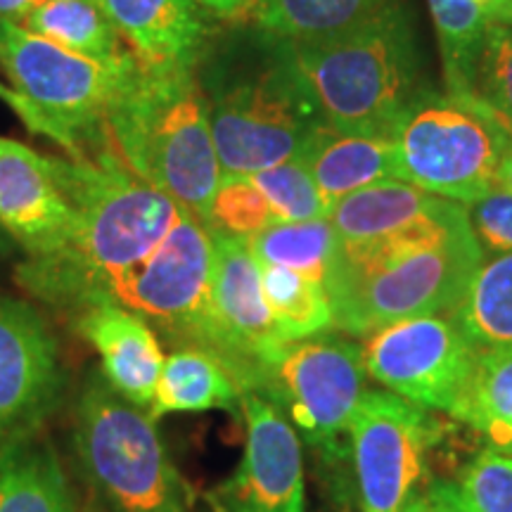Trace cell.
Returning <instances> with one entry per match:
<instances>
[{
	"label": "cell",
	"mask_w": 512,
	"mask_h": 512,
	"mask_svg": "<svg viewBox=\"0 0 512 512\" xmlns=\"http://www.w3.org/2000/svg\"><path fill=\"white\" fill-rule=\"evenodd\" d=\"M202 93L223 176H254L302 157L325 128L290 43L273 36L264 67L230 79L214 76Z\"/></svg>",
	"instance_id": "cell-5"
},
{
	"label": "cell",
	"mask_w": 512,
	"mask_h": 512,
	"mask_svg": "<svg viewBox=\"0 0 512 512\" xmlns=\"http://www.w3.org/2000/svg\"><path fill=\"white\" fill-rule=\"evenodd\" d=\"M439 439L430 411L394 392L366 389L349 427L361 512H399Z\"/></svg>",
	"instance_id": "cell-12"
},
{
	"label": "cell",
	"mask_w": 512,
	"mask_h": 512,
	"mask_svg": "<svg viewBox=\"0 0 512 512\" xmlns=\"http://www.w3.org/2000/svg\"><path fill=\"white\" fill-rule=\"evenodd\" d=\"M389 0H259V31L285 43H316L349 31Z\"/></svg>",
	"instance_id": "cell-25"
},
{
	"label": "cell",
	"mask_w": 512,
	"mask_h": 512,
	"mask_svg": "<svg viewBox=\"0 0 512 512\" xmlns=\"http://www.w3.org/2000/svg\"><path fill=\"white\" fill-rule=\"evenodd\" d=\"M337 233L330 219L275 221L247 238L259 266L290 268L325 283L337 252Z\"/></svg>",
	"instance_id": "cell-26"
},
{
	"label": "cell",
	"mask_w": 512,
	"mask_h": 512,
	"mask_svg": "<svg viewBox=\"0 0 512 512\" xmlns=\"http://www.w3.org/2000/svg\"><path fill=\"white\" fill-rule=\"evenodd\" d=\"M140 60L195 72L209 50V15L192 0H93Z\"/></svg>",
	"instance_id": "cell-17"
},
{
	"label": "cell",
	"mask_w": 512,
	"mask_h": 512,
	"mask_svg": "<svg viewBox=\"0 0 512 512\" xmlns=\"http://www.w3.org/2000/svg\"><path fill=\"white\" fill-rule=\"evenodd\" d=\"M458 486L477 512H512V456L486 448L467 463Z\"/></svg>",
	"instance_id": "cell-33"
},
{
	"label": "cell",
	"mask_w": 512,
	"mask_h": 512,
	"mask_svg": "<svg viewBox=\"0 0 512 512\" xmlns=\"http://www.w3.org/2000/svg\"><path fill=\"white\" fill-rule=\"evenodd\" d=\"M247 437L233 475L207 491L211 512H306L299 434L264 396L245 392Z\"/></svg>",
	"instance_id": "cell-13"
},
{
	"label": "cell",
	"mask_w": 512,
	"mask_h": 512,
	"mask_svg": "<svg viewBox=\"0 0 512 512\" xmlns=\"http://www.w3.org/2000/svg\"><path fill=\"white\" fill-rule=\"evenodd\" d=\"M484 261L465 204L446 219L337 242L323 283L335 328L361 337L403 318L451 313Z\"/></svg>",
	"instance_id": "cell-2"
},
{
	"label": "cell",
	"mask_w": 512,
	"mask_h": 512,
	"mask_svg": "<svg viewBox=\"0 0 512 512\" xmlns=\"http://www.w3.org/2000/svg\"><path fill=\"white\" fill-rule=\"evenodd\" d=\"M192 3L207 12L209 17L238 22V19L254 17L256 3H259V0H192Z\"/></svg>",
	"instance_id": "cell-36"
},
{
	"label": "cell",
	"mask_w": 512,
	"mask_h": 512,
	"mask_svg": "<svg viewBox=\"0 0 512 512\" xmlns=\"http://www.w3.org/2000/svg\"><path fill=\"white\" fill-rule=\"evenodd\" d=\"M74 446L93 489L112 512H190L192 489L159 437L155 420L102 375L76 403Z\"/></svg>",
	"instance_id": "cell-6"
},
{
	"label": "cell",
	"mask_w": 512,
	"mask_h": 512,
	"mask_svg": "<svg viewBox=\"0 0 512 512\" xmlns=\"http://www.w3.org/2000/svg\"><path fill=\"white\" fill-rule=\"evenodd\" d=\"M399 512H430V503H427L425 494H418V491H413V494L408 496V501L403 503V508Z\"/></svg>",
	"instance_id": "cell-39"
},
{
	"label": "cell",
	"mask_w": 512,
	"mask_h": 512,
	"mask_svg": "<svg viewBox=\"0 0 512 512\" xmlns=\"http://www.w3.org/2000/svg\"><path fill=\"white\" fill-rule=\"evenodd\" d=\"M105 121L128 169L211 230V202L223 171L197 74L152 67L133 55L121 69Z\"/></svg>",
	"instance_id": "cell-3"
},
{
	"label": "cell",
	"mask_w": 512,
	"mask_h": 512,
	"mask_svg": "<svg viewBox=\"0 0 512 512\" xmlns=\"http://www.w3.org/2000/svg\"><path fill=\"white\" fill-rule=\"evenodd\" d=\"M439 36L448 93H477V64L489 22L472 0H427Z\"/></svg>",
	"instance_id": "cell-28"
},
{
	"label": "cell",
	"mask_w": 512,
	"mask_h": 512,
	"mask_svg": "<svg viewBox=\"0 0 512 512\" xmlns=\"http://www.w3.org/2000/svg\"><path fill=\"white\" fill-rule=\"evenodd\" d=\"M261 290L283 342L316 337L335 328L325 285L290 268L259 266Z\"/></svg>",
	"instance_id": "cell-27"
},
{
	"label": "cell",
	"mask_w": 512,
	"mask_h": 512,
	"mask_svg": "<svg viewBox=\"0 0 512 512\" xmlns=\"http://www.w3.org/2000/svg\"><path fill=\"white\" fill-rule=\"evenodd\" d=\"M72 226V207L55 181L50 157L0 138V228L29 256L55 252Z\"/></svg>",
	"instance_id": "cell-16"
},
{
	"label": "cell",
	"mask_w": 512,
	"mask_h": 512,
	"mask_svg": "<svg viewBox=\"0 0 512 512\" xmlns=\"http://www.w3.org/2000/svg\"><path fill=\"white\" fill-rule=\"evenodd\" d=\"M460 207H463L460 202L389 178L339 200L330 211V223L339 242H356L446 219Z\"/></svg>",
	"instance_id": "cell-19"
},
{
	"label": "cell",
	"mask_w": 512,
	"mask_h": 512,
	"mask_svg": "<svg viewBox=\"0 0 512 512\" xmlns=\"http://www.w3.org/2000/svg\"><path fill=\"white\" fill-rule=\"evenodd\" d=\"M489 24H512V0H472Z\"/></svg>",
	"instance_id": "cell-38"
},
{
	"label": "cell",
	"mask_w": 512,
	"mask_h": 512,
	"mask_svg": "<svg viewBox=\"0 0 512 512\" xmlns=\"http://www.w3.org/2000/svg\"><path fill=\"white\" fill-rule=\"evenodd\" d=\"M273 214L266 197L249 176H223L211 202V230L238 238L252 235L271 226Z\"/></svg>",
	"instance_id": "cell-31"
},
{
	"label": "cell",
	"mask_w": 512,
	"mask_h": 512,
	"mask_svg": "<svg viewBox=\"0 0 512 512\" xmlns=\"http://www.w3.org/2000/svg\"><path fill=\"white\" fill-rule=\"evenodd\" d=\"M399 181L470 204L501 185L512 131L477 93L422 98L394 131Z\"/></svg>",
	"instance_id": "cell-8"
},
{
	"label": "cell",
	"mask_w": 512,
	"mask_h": 512,
	"mask_svg": "<svg viewBox=\"0 0 512 512\" xmlns=\"http://www.w3.org/2000/svg\"><path fill=\"white\" fill-rule=\"evenodd\" d=\"M19 27L110 69L121 67L133 55L93 0H46Z\"/></svg>",
	"instance_id": "cell-23"
},
{
	"label": "cell",
	"mask_w": 512,
	"mask_h": 512,
	"mask_svg": "<svg viewBox=\"0 0 512 512\" xmlns=\"http://www.w3.org/2000/svg\"><path fill=\"white\" fill-rule=\"evenodd\" d=\"M342 512H347V510H342Z\"/></svg>",
	"instance_id": "cell-42"
},
{
	"label": "cell",
	"mask_w": 512,
	"mask_h": 512,
	"mask_svg": "<svg viewBox=\"0 0 512 512\" xmlns=\"http://www.w3.org/2000/svg\"><path fill=\"white\" fill-rule=\"evenodd\" d=\"M211 280L214 233L183 209L155 254L114 292L112 304L143 316L181 349L207 351L223 363Z\"/></svg>",
	"instance_id": "cell-10"
},
{
	"label": "cell",
	"mask_w": 512,
	"mask_h": 512,
	"mask_svg": "<svg viewBox=\"0 0 512 512\" xmlns=\"http://www.w3.org/2000/svg\"><path fill=\"white\" fill-rule=\"evenodd\" d=\"M366 373L427 411L465 420L475 384L479 349L456 323L441 316H415L375 330L363 347Z\"/></svg>",
	"instance_id": "cell-11"
},
{
	"label": "cell",
	"mask_w": 512,
	"mask_h": 512,
	"mask_svg": "<svg viewBox=\"0 0 512 512\" xmlns=\"http://www.w3.org/2000/svg\"><path fill=\"white\" fill-rule=\"evenodd\" d=\"M292 62L325 126L392 138L418 102L420 53L413 22L399 0L316 43H290Z\"/></svg>",
	"instance_id": "cell-4"
},
{
	"label": "cell",
	"mask_w": 512,
	"mask_h": 512,
	"mask_svg": "<svg viewBox=\"0 0 512 512\" xmlns=\"http://www.w3.org/2000/svg\"><path fill=\"white\" fill-rule=\"evenodd\" d=\"M0 512H74L60 458L34 432L0 444Z\"/></svg>",
	"instance_id": "cell-22"
},
{
	"label": "cell",
	"mask_w": 512,
	"mask_h": 512,
	"mask_svg": "<svg viewBox=\"0 0 512 512\" xmlns=\"http://www.w3.org/2000/svg\"><path fill=\"white\" fill-rule=\"evenodd\" d=\"M8 98H10V88H8V86H3V83H0V100L8 102Z\"/></svg>",
	"instance_id": "cell-41"
},
{
	"label": "cell",
	"mask_w": 512,
	"mask_h": 512,
	"mask_svg": "<svg viewBox=\"0 0 512 512\" xmlns=\"http://www.w3.org/2000/svg\"><path fill=\"white\" fill-rule=\"evenodd\" d=\"M76 328L102 363V377L133 406L150 408L164 368L162 344L143 316L117 304H98L76 316Z\"/></svg>",
	"instance_id": "cell-18"
},
{
	"label": "cell",
	"mask_w": 512,
	"mask_h": 512,
	"mask_svg": "<svg viewBox=\"0 0 512 512\" xmlns=\"http://www.w3.org/2000/svg\"><path fill=\"white\" fill-rule=\"evenodd\" d=\"M0 64L12 81L8 105L31 133L69 157L110 143L105 119L124 64L102 67L10 22H0Z\"/></svg>",
	"instance_id": "cell-7"
},
{
	"label": "cell",
	"mask_w": 512,
	"mask_h": 512,
	"mask_svg": "<svg viewBox=\"0 0 512 512\" xmlns=\"http://www.w3.org/2000/svg\"><path fill=\"white\" fill-rule=\"evenodd\" d=\"M501 185H503V188L512 190V147H510L508 157H505V162H503V171H501Z\"/></svg>",
	"instance_id": "cell-40"
},
{
	"label": "cell",
	"mask_w": 512,
	"mask_h": 512,
	"mask_svg": "<svg viewBox=\"0 0 512 512\" xmlns=\"http://www.w3.org/2000/svg\"><path fill=\"white\" fill-rule=\"evenodd\" d=\"M240 403L242 389L226 363L200 349H176L164 358L147 415L157 422L169 413H238Z\"/></svg>",
	"instance_id": "cell-21"
},
{
	"label": "cell",
	"mask_w": 512,
	"mask_h": 512,
	"mask_svg": "<svg viewBox=\"0 0 512 512\" xmlns=\"http://www.w3.org/2000/svg\"><path fill=\"white\" fill-rule=\"evenodd\" d=\"M451 320L479 351L512 349V254L494 256L477 268Z\"/></svg>",
	"instance_id": "cell-24"
},
{
	"label": "cell",
	"mask_w": 512,
	"mask_h": 512,
	"mask_svg": "<svg viewBox=\"0 0 512 512\" xmlns=\"http://www.w3.org/2000/svg\"><path fill=\"white\" fill-rule=\"evenodd\" d=\"M425 496L430 503V512H477L465 501L460 486L448 479H434Z\"/></svg>",
	"instance_id": "cell-35"
},
{
	"label": "cell",
	"mask_w": 512,
	"mask_h": 512,
	"mask_svg": "<svg viewBox=\"0 0 512 512\" xmlns=\"http://www.w3.org/2000/svg\"><path fill=\"white\" fill-rule=\"evenodd\" d=\"M214 233L211 306L223 342V363L242 394L256 392L268 358L280 349L278 325L261 290V268L245 238Z\"/></svg>",
	"instance_id": "cell-14"
},
{
	"label": "cell",
	"mask_w": 512,
	"mask_h": 512,
	"mask_svg": "<svg viewBox=\"0 0 512 512\" xmlns=\"http://www.w3.org/2000/svg\"><path fill=\"white\" fill-rule=\"evenodd\" d=\"M55 337L29 304L0 297V444L31 434L60 401Z\"/></svg>",
	"instance_id": "cell-15"
},
{
	"label": "cell",
	"mask_w": 512,
	"mask_h": 512,
	"mask_svg": "<svg viewBox=\"0 0 512 512\" xmlns=\"http://www.w3.org/2000/svg\"><path fill=\"white\" fill-rule=\"evenodd\" d=\"M271 207L273 221L330 219L328 202L320 195L309 166L302 157L275 164L249 176Z\"/></svg>",
	"instance_id": "cell-30"
},
{
	"label": "cell",
	"mask_w": 512,
	"mask_h": 512,
	"mask_svg": "<svg viewBox=\"0 0 512 512\" xmlns=\"http://www.w3.org/2000/svg\"><path fill=\"white\" fill-rule=\"evenodd\" d=\"M366 377L363 349L323 332L280 344L254 394L273 403L320 458L337 463L349 453L351 418L366 394Z\"/></svg>",
	"instance_id": "cell-9"
},
{
	"label": "cell",
	"mask_w": 512,
	"mask_h": 512,
	"mask_svg": "<svg viewBox=\"0 0 512 512\" xmlns=\"http://www.w3.org/2000/svg\"><path fill=\"white\" fill-rule=\"evenodd\" d=\"M302 159L330 211L351 192L389 178L399 181V147L387 136H358L325 126Z\"/></svg>",
	"instance_id": "cell-20"
},
{
	"label": "cell",
	"mask_w": 512,
	"mask_h": 512,
	"mask_svg": "<svg viewBox=\"0 0 512 512\" xmlns=\"http://www.w3.org/2000/svg\"><path fill=\"white\" fill-rule=\"evenodd\" d=\"M475 91L512 131V24H489Z\"/></svg>",
	"instance_id": "cell-32"
},
{
	"label": "cell",
	"mask_w": 512,
	"mask_h": 512,
	"mask_svg": "<svg viewBox=\"0 0 512 512\" xmlns=\"http://www.w3.org/2000/svg\"><path fill=\"white\" fill-rule=\"evenodd\" d=\"M46 0H0V22L22 24Z\"/></svg>",
	"instance_id": "cell-37"
},
{
	"label": "cell",
	"mask_w": 512,
	"mask_h": 512,
	"mask_svg": "<svg viewBox=\"0 0 512 512\" xmlns=\"http://www.w3.org/2000/svg\"><path fill=\"white\" fill-rule=\"evenodd\" d=\"M494 451L512 456V349L479 351L465 420Z\"/></svg>",
	"instance_id": "cell-29"
},
{
	"label": "cell",
	"mask_w": 512,
	"mask_h": 512,
	"mask_svg": "<svg viewBox=\"0 0 512 512\" xmlns=\"http://www.w3.org/2000/svg\"><path fill=\"white\" fill-rule=\"evenodd\" d=\"M472 233L484 256L512 254V190L498 185L479 200L465 204Z\"/></svg>",
	"instance_id": "cell-34"
},
{
	"label": "cell",
	"mask_w": 512,
	"mask_h": 512,
	"mask_svg": "<svg viewBox=\"0 0 512 512\" xmlns=\"http://www.w3.org/2000/svg\"><path fill=\"white\" fill-rule=\"evenodd\" d=\"M50 166L72 207V226L55 252L29 256L17 278L41 302L79 316L112 304L114 292L162 245L183 207L133 174L112 140L83 155L50 157Z\"/></svg>",
	"instance_id": "cell-1"
}]
</instances>
